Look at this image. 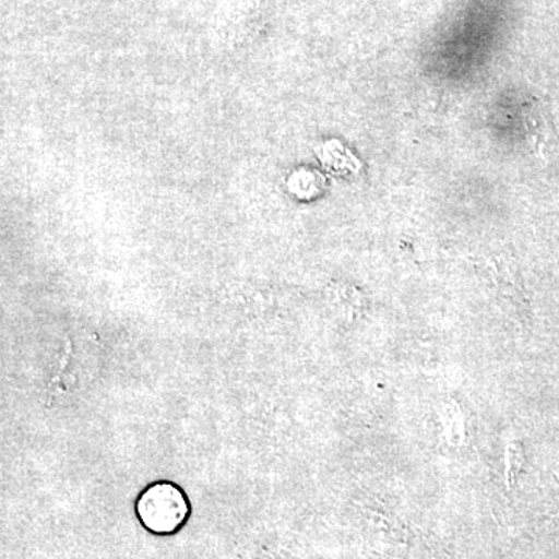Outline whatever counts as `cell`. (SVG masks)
Instances as JSON below:
<instances>
[{"mask_svg": "<svg viewBox=\"0 0 559 559\" xmlns=\"http://www.w3.org/2000/svg\"><path fill=\"white\" fill-rule=\"evenodd\" d=\"M138 516L143 527L156 535H171L189 520L186 492L171 481L150 485L138 500Z\"/></svg>", "mask_w": 559, "mask_h": 559, "instance_id": "obj_1", "label": "cell"}]
</instances>
